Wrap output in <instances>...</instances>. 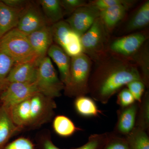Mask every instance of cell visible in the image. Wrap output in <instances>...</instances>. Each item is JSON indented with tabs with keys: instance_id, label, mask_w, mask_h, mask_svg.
Wrapping results in <instances>:
<instances>
[{
	"instance_id": "obj_1",
	"label": "cell",
	"mask_w": 149,
	"mask_h": 149,
	"mask_svg": "<svg viewBox=\"0 0 149 149\" xmlns=\"http://www.w3.org/2000/svg\"><path fill=\"white\" fill-rule=\"evenodd\" d=\"M95 62V68L89 80V93L94 100L102 103H107L131 81H143L137 65L109 51Z\"/></svg>"
},
{
	"instance_id": "obj_2",
	"label": "cell",
	"mask_w": 149,
	"mask_h": 149,
	"mask_svg": "<svg viewBox=\"0 0 149 149\" xmlns=\"http://www.w3.org/2000/svg\"><path fill=\"white\" fill-rule=\"evenodd\" d=\"M92 65L91 59L83 53L71 57L69 80L64 89L65 95L77 97L89 93Z\"/></svg>"
},
{
	"instance_id": "obj_3",
	"label": "cell",
	"mask_w": 149,
	"mask_h": 149,
	"mask_svg": "<svg viewBox=\"0 0 149 149\" xmlns=\"http://www.w3.org/2000/svg\"><path fill=\"white\" fill-rule=\"evenodd\" d=\"M0 49L8 54L15 63H38L37 55L30 45L27 35L17 28L12 29L0 39Z\"/></svg>"
},
{
	"instance_id": "obj_4",
	"label": "cell",
	"mask_w": 149,
	"mask_h": 149,
	"mask_svg": "<svg viewBox=\"0 0 149 149\" xmlns=\"http://www.w3.org/2000/svg\"><path fill=\"white\" fill-rule=\"evenodd\" d=\"M35 84L39 93L51 99L59 97L64 90V84L58 78L51 58L47 56L38 63Z\"/></svg>"
},
{
	"instance_id": "obj_5",
	"label": "cell",
	"mask_w": 149,
	"mask_h": 149,
	"mask_svg": "<svg viewBox=\"0 0 149 149\" xmlns=\"http://www.w3.org/2000/svg\"><path fill=\"white\" fill-rule=\"evenodd\" d=\"M108 31L100 17L80 37L83 53L96 62L107 52Z\"/></svg>"
},
{
	"instance_id": "obj_6",
	"label": "cell",
	"mask_w": 149,
	"mask_h": 149,
	"mask_svg": "<svg viewBox=\"0 0 149 149\" xmlns=\"http://www.w3.org/2000/svg\"><path fill=\"white\" fill-rule=\"evenodd\" d=\"M47 25H49L37 1H29L20 12L16 28L27 35Z\"/></svg>"
},
{
	"instance_id": "obj_7",
	"label": "cell",
	"mask_w": 149,
	"mask_h": 149,
	"mask_svg": "<svg viewBox=\"0 0 149 149\" xmlns=\"http://www.w3.org/2000/svg\"><path fill=\"white\" fill-rule=\"evenodd\" d=\"M39 93L35 83H9L1 95L3 107L8 111L22 102Z\"/></svg>"
},
{
	"instance_id": "obj_8",
	"label": "cell",
	"mask_w": 149,
	"mask_h": 149,
	"mask_svg": "<svg viewBox=\"0 0 149 149\" xmlns=\"http://www.w3.org/2000/svg\"><path fill=\"white\" fill-rule=\"evenodd\" d=\"M144 32H136L118 38L111 43L109 52L130 61L147 40Z\"/></svg>"
},
{
	"instance_id": "obj_9",
	"label": "cell",
	"mask_w": 149,
	"mask_h": 149,
	"mask_svg": "<svg viewBox=\"0 0 149 149\" xmlns=\"http://www.w3.org/2000/svg\"><path fill=\"white\" fill-rule=\"evenodd\" d=\"M100 12L95 7L88 4L75 10L65 21L72 30L81 37L100 17Z\"/></svg>"
},
{
	"instance_id": "obj_10",
	"label": "cell",
	"mask_w": 149,
	"mask_h": 149,
	"mask_svg": "<svg viewBox=\"0 0 149 149\" xmlns=\"http://www.w3.org/2000/svg\"><path fill=\"white\" fill-rule=\"evenodd\" d=\"M27 37L39 62L47 56L48 49L54 44L51 26L47 25L27 35Z\"/></svg>"
},
{
	"instance_id": "obj_11",
	"label": "cell",
	"mask_w": 149,
	"mask_h": 149,
	"mask_svg": "<svg viewBox=\"0 0 149 149\" xmlns=\"http://www.w3.org/2000/svg\"><path fill=\"white\" fill-rule=\"evenodd\" d=\"M37 64L36 61L15 63L6 81L8 83H35L37 79Z\"/></svg>"
},
{
	"instance_id": "obj_12",
	"label": "cell",
	"mask_w": 149,
	"mask_h": 149,
	"mask_svg": "<svg viewBox=\"0 0 149 149\" xmlns=\"http://www.w3.org/2000/svg\"><path fill=\"white\" fill-rule=\"evenodd\" d=\"M30 101V125H35L44 120L48 111L51 112L55 104L52 99L47 97L40 93L29 98Z\"/></svg>"
},
{
	"instance_id": "obj_13",
	"label": "cell",
	"mask_w": 149,
	"mask_h": 149,
	"mask_svg": "<svg viewBox=\"0 0 149 149\" xmlns=\"http://www.w3.org/2000/svg\"><path fill=\"white\" fill-rule=\"evenodd\" d=\"M47 54L58 68L61 80L64 84H67L69 78L71 57L64 50L56 44H53L48 49Z\"/></svg>"
},
{
	"instance_id": "obj_14",
	"label": "cell",
	"mask_w": 149,
	"mask_h": 149,
	"mask_svg": "<svg viewBox=\"0 0 149 149\" xmlns=\"http://www.w3.org/2000/svg\"><path fill=\"white\" fill-rule=\"evenodd\" d=\"M22 10L12 8L2 1H0V39L12 29L16 28Z\"/></svg>"
},
{
	"instance_id": "obj_15",
	"label": "cell",
	"mask_w": 149,
	"mask_h": 149,
	"mask_svg": "<svg viewBox=\"0 0 149 149\" xmlns=\"http://www.w3.org/2000/svg\"><path fill=\"white\" fill-rule=\"evenodd\" d=\"M138 105L136 103L125 108H122L119 112L116 129L123 135H128L135 128Z\"/></svg>"
},
{
	"instance_id": "obj_16",
	"label": "cell",
	"mask_w": 149,
	"mask_h": 149,
	"mask_svg": "<svg viewBox=\"0 0 149 149\" xmlns=\"http://www.w3.org/2000/svg\"><path fill=\"white\" fill-rule=\"evenodd\" d=\"M54 42L63 50L78 36L68 23L62 20L51 26Z\"/></svg>"
},
{
	"instance_id": "obj_17",
	"label": "cell",
	"mask_w": 149,
	"mask_h": 149,
	"mask_svg": "<svg viewBox=\"0 0 149 149\" xmlns=\"http://www.w3.org/2000/svg\"><path fill=\"white\" fill-rule=\"evenodd\" d=\"M131 5L119 4L100 11V17L108 32L111 30L123 18Z\"/></svg>"
},
{
	"instance_id": "obj_18",
	"label": "cell",
	"mask_w": 149,
	"mask_h": 149,
	"mask_svg": "<svg viewBox=\"0 0 149 149\" xmlns=\"http://www.w3.org/2000/svg\"><path fill=\"white\" fill-rule=\"evenodd\" d=\"M42 9L48 24L50 26L62 20L65 13L60 0L36 1Z\"/></svg>"
},
{
	"instance_id": "obj_19",
	"label": "cell",
	"mask_w": 149,
	"mask_h": 149,
	"mask_svg": "<svg viewBox=\"0 0 149 149\" xmlns=\"http://www.w3.org/2000/svg\"><path fill=\"white\" fill-rule=\"evenodd\" d=\"M10 113L13 121L17 127L30 125L29 98L15 106L10 110Z\"/></svg>"
},
{
	"instance_id": "obj_20",
	"label": "cell",
	"mask_w": 149,
	"mask_h": 149,
	"mask_svg": "<svg viewBox=\"0 0 149 149\" xmlns=\"http://www.w3.org/2000/svg\"><path fill=\"white\" fill-rule=\"evenodd\" d=\"M17 128L12 119L9 111L2 107L0 108V149Z\"/></svg>"
},
{
	"instance_id": "obj_21",
	"label": "cell",
	"mask_w": 149,
	"mask_h": 149,
	"mask_svg": "<svg viewBox=\"0 0 149 149\" xmlns=\"http://www.w3.org/2000/svg\"><path fill=\"white\" fill-rule=\"evenodd\" d=\"M149 23V1L144 3L136 11L126 25V30L132 32L146 27Z\"/></svg>"
},
{
	"instance_id": "obj_22",
	"label": "cell",
	"mask_w": 149,
	"mask_h": 149,
	"mask_svg": "<svg viewBox=\"0 0 149 149\" xmlns=\"http://www.w3.org/2000/svg\"><path fill=\"white\" fill-rule=\"evenodd\" d=\"M74 105L77 113L84 117H94L101 113L93 99L89 97H77Z\"/></svg>"
},
{
	"instance_id": "obj_23",
	"label": "cell",
	"mask_w": 149,
	"mask_h": 149,
	"mask_svg": "<svg viewBox=\"0 0 149 149\" xmlns=\"http://www.w3.org/2000/svg\"><path fill=\"white\" fill-rule=\"evenodd\" d=\"M129 149H149V138L146 130L135 127L126 136Z\"/></svg>"
},
{
	"instance_id": "obj_24",
	"label": "cell",
	"mask_w": 149,
	"mask_h": 149,
	"mask_svg": "<svg viewBox=\"0 0 149 149\" xmlns=\"http://www.w3.org/2000/svg\"><path fill=\"white\" fill-rule=\"evenodd\" d=\"M141 47L139 50L130 58L140 67L142 80L147 87H148L149 78V54L147 43Z\"/></svg>"
},
{
	"instance_id": "obj_25",
	"label": "cell",
	"mask_w": 149,
	"mask_h": 149,
	"mask_svg": "<svg viewBox=\"0 0 149 149\" xmlns=\"http://www.w3.org/2000/svg\"><path fill=\"white\" fill-rule=\"evenodd\" d=\"M53 125L56 133L61 137L71 136L77 130L72 120L64 116H58L56 117Z\"/></svg>"
},
{
	"instance_id": "obj_26",
	"label": "cell",
	"mask_w": 149,
	"mask_h": 149,
	"mask_svg": "<svg viewBox=\"0 0 149 149\" xmlns=\"http://www.w3.org/2000/svg\"><path fill=\"white\" fill-rule=\"evenodd\" d=\"M136 127L146 130L149 126V95L146 92L142 97Z\"/></svg>"
},
{
	"instance_id": "obj_27",
	"label": "cell",
	"mask_w": 149,
	"mask_h": 149,
	"mask_svg": "<svg viewBox=\"0 0 149 149\" xmlns=\"http://www.w3.org/2000/svg\"><path fill=\"white\" fill-rule=\"evenodd\" d=\"M15 64L13 59L0 49V83L6 82V79Z\"/></svg>"
},
{
	"instance_id": "obj_28",
	"label": "cell",
	"mask_w": 149,
	"mask_h": 149,
	"mask_svg": "<svg viewBox=\"0 0 149 149\" xmlns=\"http://www.w3.org/2000/svg\"><path fill=\"white\" fill-rule=\"evenodd\" d=\"M109 136L107 134L91 135L86 143L75 149H102L106 143Z\"/></svg>"
},
{
	"instance_id": "obj_29",
	"label": "cell",
	"mask_w": 149,
	"mask_h": 149,
	"mask_svg": "<svg viewBox=\"0 0 149 149\" xmlns=\"http://www.w3.org/2000/svg\"><path fill=\"white\" fill-rule=\"evenodd\" d=\"M135 1L128 0H96L90 2L89 4L93 6L100 11L104 10L112 6L119 4L133 5Z\"/></svg>"
},
{
	"instance_id": "obj_30",
	"label": "cell",
	"mask_w": 149,
	"mask_h": 149,
	"mask_svg": "<svg viewBox=\"0 0 149 149\" xmlns=\"http://www.w3.org/2000/svg\"><path fill=\"white\" fill-rule=\"evenodd\" d=\"M126 86L135 101L141 103L146 86L143 82L142 80H133L128 83Z\"/></svg>"
},
{
	"instance_id": "obj_31",
	"label": "cell",
	"mask_w": 149,
	"mask_h": 149,
	"mask_svg": "<svg viewBox=\"0 0 149 149\" xmlns=\"http://www.w3.org/2000/svg\"><path fill=\"white\" fill-rule=\"evenodd\" d=\"M102 149H129L126 139L109 136Z\"/></svg>"
},
{
	"instance_id": "obj_32",
	"label": "cell",
	"mask_w": 149,
	"mask_h": 149,
	"mask_svg": "<svg viewBox=\"0 0 149 149\" xmlns=\"http://www.w3.org/2000/svg\"><path fill=\"white\" fill-rule=\"evenodd\" d=\"M61 2L65 15L71 14L77 8L88 5L83 0H62Z\"/></svg>"
},
{
	"instance_id": "obj_33",
	"label": "cell",
	"mask_w": 149,
	"mask_h": 149,
	"mask_svg": "<svg viewBox=\"0 0 149 149\" xmlns=\"http://www.w3.org/2000/svg\"><path fill=\"white\" fill-rule=\"evenodd\" d=\"M135 100L127 88H124L120 91L117 96V103L121 108L129 106L135 103Z\"/></svg>"
},
{
	"instance_id": "obj_34",
	"label": "cell",
	"mask_w": 149,
	"mask_h": 149,
	"mask_svg": "<svg viewBox=\"0 0 149 149\" xmlns=\"http://www.w3.org/2000/svg\"><path fill=\"white\" fill-rule=\"evenodd\" d=\"M5 149H34V146L28 139L19 138L9 144Z\"/></svg>"
},
{
	"instance_id": "obj_35",
	"label": "cell",
	"mask_w": 149,
	"mask_h": 149,
	"mask_svg": "<svg viewBox=\"0 0 149 149\" xmlns=\"http://www.w3.org/2000/svg\"><path fill=\"white\" fill-rule=\"evenodd\" d=\"M29 1L27 0H3L2 1L11 8L22 10L25 7Z\"/></svg>"
},
{
	"instance_id": "obj_36",
	"label": "cell",
	"mask_w": 149,
	"mask_h": 149,
	"mask_svg": "<svg viewBox=\"0 0 149 149\" xmlns=\"http://www.w3.org/2000/svg\"><path fill=\"white\" fill-rule=\"evenodd\" d=\"M44 149H60L56 146L51 141L47 140L44 143Z\"/></svg>"
},
{
	"instance_id": "obj_37",
	"label": "cell",
	"mask_w": 149,
	"mask_h": 149,
	"mask_svg": "<svg viewBox=\"0 0 149 149\" xmlns=\"http://www.w3.org/2000/svg\"><path fill=\"white\" fill-rule=\"evenodd\" d=\"M8 84V83L7 82L3 83H0V92H3V91L6 88Z\"/></svg>"
}]
</instances>
